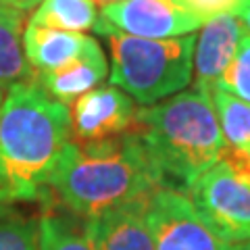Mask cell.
<instances>
[{
    "mask_svg": "<svg viewBox=\"0 0 250 250\" xmlns=\"http://www.w3.org/2000/svg\"><path fill=\"white\" fill-rule=\"evenodd\" d=\"M236 4H238V0H190L188 9L194 11L205 21H208V19L217 17V15L233 13Z\"/></svg>",
    "mask_w": 250,
    "mask_h": 250,
    "instance_id": "19",
    "label": "cell"
},
{
    "mask_svg": "<svg viewBox=\"0 0 250 250\" xmlns=\"http://www.w3.org/2000/svg\"><path fill=\"white\" fill-rule=\"evenodd\" d=\"M0 103H2V92H0Z\"/></svg>",
    "mask_w": 250,
    "mask_h": 250,
    "instance_id": "27",
    "label": "cell"
},
{
    "mask_svg": "<svg viewBox=\"0 0 250 250\" xmlns=\"http://www.w3.org/2000/svg\"><path fill=\"white\" fill-rule=\"evenodd\" d=\"M98 2H103V4H108V2H119V0H98Z\"/></svg>",
    "mask_w": 250,
    "mask_h": 250,
    "instance_id": "25",
    "label": "cell"
},
{
    "mask_svg": "<svg viewBox=\"0 0 250 250\" xmlns=\"http://www.w3.org/2000/svg\"><path fill=\"white\" fill-rule=\"evenodd\" d=\"M9 11H13V9H9V6H6V4L2 2V0H0V15H6Z\"/></svg>",
    "mask_w": 250,
    "mask_h": 250,
    "instance_id": "23",
    "label": "cell"
},
{
    "mask_svg": "<svg viewBox=\"0 0 250 250\" xmlns=\"http://www.w3.org/2000/svg\"><path fill=\"white\" fill-rule=\"evenodd\" d=\"M2 2L9 6V9H15V11L25 13V11H31L34 6H40L42 0H2Z\"/></svg>",
    "mask_w": 250,
    "mask_h": 250,
    "instance_id": "21",
    "label": "cell"
},
{
    "mask_svg": "<svg viewBox=\"0 0 250 250\" xmlns=\"http://www.w3.org/2000/svg\"><path fill=\"white\" fill-rule=\"evenodd\" d=\"M238 250H250V242H246V244H238Z\"/></svg>",
    "mask_w": 250,
    "mask_h": 250,
    "instance_id": "24",
    "label": "cell"
},
{
    "mask_svg": "<svg viewBox=\"0 0 250 250\" xmlns=\"http://www.w3.org/2000/svg\"><path fill=\"white\" fill-rule=\"evenodd\" d=\"M154 250H238L202 221L190 198L173 188L154 190L148 202Z\"/></svg>",
    "mask_w": 250,
    "mask_h": 250,
    "instance_id": "7",
    "label": "cell"
},
{
    "mask_svg": "<svg viewBox=\"0 0 250 250\" xmlns=\"http://www.w3.org/2000/svg\"><path fill=\"white\" fill-rule=\"evenodd\" d=\"M177 2H182V4H186V6H188V4H190V0H177Z\"/></svg>",
    "mask_w": 250,
    "mask_h": 250,
    "instance_id": "26",
    "label": "cell"
},
{
    "mask_svg": "<svg viewBox=\"0 0 250 250\" xmlns=\"http://www.w3.org/2000/svg\"><path fill=\"white\" fill-rule=\"evenodd\" d=\"M148 202L150 196L138 198L88 219L85 231L94 250H154V238L146 217Z\"/></svg>",
    "mask_w": 250,
    "mask_h": 250,
    "instance_id": "9",
    "label": "cell"
},
{
    "mask_svg": "<svg viewBox=\"0 0 250 250\" xmlns=\"http://www.w3.org/2000/svg\"><path fill=\"white\" fill-rule=\"evenodd\" d=\"M0 250H38V219L17 213L0 217Z\"/></svg>",
    "mask_w": 250,
    "mask_h": 250,
    "instance_id": "18",
    "label": "cell"
},
{
    "mask_svg": "<svg viewBox=\"0 0 250 250\" xmlns=\"http://www.w3.org/2000/svg\"><path fill=\"white\" fill-rule=\"evenodd\" d=\"M233 15L242 21L244 29L250 34V0H238L236 9H233Z\"/></svg>",
    "mask_w": 250,
    "mask_h": 250,
    "instance_id": "20",
    "label": "cell"
},
{
    "mask_svg": "<svg viewBox=\"0 0 250 250\" xmlns=\"http://www.w3.org/2000/svg\"><path fill=\"white\" fill-rule=\"evenodd\" d=\"M186 196L217 236L238 246L250 242V159L225 148L207 173L188 188Z\"/></svg>",
    "mask_w": 250,
    "mask_h": 250,
    "instance_id": "5",
    "label": "cell"
},
{
    "mask_svg": "<svg viewBox=\"0 0 250 250\" xmlns=\"http://www.w3.org/2000/svg\"><path fill=\"white\" fill-rule=\"evenodd\" d=\"M136 113L134 100L123 90L115 85H100L69 104L71 144H103L129 134L136 123Z\"/></svg>",
    "mask_w": 250,
    "mask_h": 250,
    "instance_id": "8",
    "label": "cell"
},
{
    "mask_svg": "<svg viewBox=\"0 0 250 250\" xmlns=\"http://www.w3.org/2000/svg\"><path fill=\"white\" fill-rule=\"evenodd\" d=\"M106 75H108V65L104 52L98 42H94L82 57L67 62L65 67L50 73L34 75L29 77V82L40 85L50 98L69 106L73 100L83 96V94L96 90L98 83L106 80Z\"/></svg>",
    "mask_w": 250,
    "mask_h": 250,
    "instance_id": "11",
    "label": "cell"
},
{
    "mask_svg": "<svg viewBox=\"0 0 250 250\" xmlns=\"http://www.w3.org/2000/svg\"><path fill=\"white\" fill-rule=\"evenodd\" d=\"M69 106L34 82L11 85L0 103V184L13 202L42 196L65 148L71 144Z\"/></svg>",
    "mask_w": 250,
    "mask_h": 250,
    "instance_id": "2",
    "label": "cell"
},
{
    "mask_svg": "<svg viewBox=\"0 0 250 250\" xmlns=\"http://www.w3.org/2000/svg\"><path fill=\"white\" fill-rule=\"evenodd\" d=\"M213 88L228 92L231 96L244 100V103H250V34L248 31L242 34L238 50L233 54L229 67L225 69L221 80Z\"/></svg>",
    "mask_w": 250,
    "mask_h": 250,
    "instance_id": "17",
    "label": "cell"
},
{
    "mask_svg": "<svg viewBox=\"0 0 250 250\" xmlns=\"http://www.w3.org/2000/svg\"><path fill=\"white\" fill-rule=\"evenodd\" d=\"M96 42L94 38L75 31H61L50 27L25 25L23 31V52L29 67V77L50 73L65 67Z\"/></svg>",
    "mask_w": 250,
    "mask_h": 250,
    "instance_id": "12",
    "label": "cell"
},
{
    "mask_svg": "<svg viewBox=\"0 0 250 250\" xmlns=\"http://www.w3.org/2000/svg\"><path fill=\"white\" fill-rule=\"evenodd\" d=\"M23 21L25 13L15 9L0 15V92L29 80V67L21 40Z\"/></svg>",
    "mask_w": 250,
    "mask_h": 250,
    "instance_id": "14",
    "label": "cell"
},
{
    "mask_svg": "<svg viewBox=\"0 0 250 250\" xmlns=\"http://www.w3.org/2000/svg\"><path fill=\"white\" fill-rule=\"evenodd\" d=\"M42 196L88 221L115 207L152 196L161 173L134 129L103 144H69Z\"/></svg>",
    "mask_w": 250,
    "mask_h": 250,
    "instance_id": "1",
    "label": "cell"
},
{
    "mask_svg": "<svg viewBox=\"0 0 250 250\" xmlns=\"http://www.w3.org/2000/svg\"><path fill=\"white\" fill-rule=\"evenodd\" d=\"M106 40L111 52L108 80L140 106L163 103L190 85L196 34L171 40L113 34Z\"/></svg>",
    "mask_w": 250,
    "mask_h": 250,
    "instance_id": "4",
    "label": "cell"
},
{
    "mask_svg": "<svg viewBox=\"0 0 250 250\" xmlns=\"http://www.w3.org/2000/svg\"><path fill=\"white\" fill-rule=\"evenodd\" d=\"M98 21L96 0H42L29 17V25L83 34Z\"/></svg>",
    "mask_w": 250,
    "mask_h": 250,
    "instance_id": "13",
    "label": "cell"
},
{
    "mask_svg": "<svg viewBox=\"0 0 250 250\" xmlns=\"http://www.w3.org/2000/svg\"><path fill=\"white\" fill-rule=\"evenodd\" d=\"M210 100L228 148L250 159V103L219 88H210Z\"/></svg>",
    "mask_w": 250,
    "mask_h": 250,
    "instance_id": "16",
    "label": "cell"
},
{
    "mask_svg": "<svg viewBox=\"0 0 250 250\" xmlns=\"http://www.w3.org/2000/svg\"><path fill=\"white\" fill-rule=\"evenodd\" d=\"M134 131L161 173L163 186L184 194L228 148L210 90L198 85L152 106H140Z\"/></svg>",
    "mask_w": 250,
    "mask_h": 250,
    "instance_id": "3",
    "label": "cell"
},
{
    "mask_svg": "<svg viewBox=\"0 0 250 250\" xmlns=\"http://www.w3.org/2000/svg\"><path fill=\"white\" fill-rule=\"evenodd\" d=\"M38 250H94L85 221L46 207L38 217Z\"/></svg>",
    "mask_w": 250,
    "mask_h": 250,
    "instance_id": "15",
    "label": "cell"
},
{
    "mask_svg": "<svg viewBox=\"0 0 250 250\" xmlns=\"http://www.w3.org/2000/svg\"><path fill=\"white\" fill-rule=\"evenodd\" d=\"M13 205H15V202H13V198H11V194L6 192V188H4L2 184H0V217L13 213V210H11Z\"/></svg>",
    "mask_w": 250,
    "mask_h": 250,
    "instance_id": "22",
    "label": "cell"
},
{
    "mask_svg": "<svg viewBox=\"0 0 250 250\" xmlns=\"http://www.w3.org/2000/svg\"><path fill=\"white\" fill-rule=\"evenodd\" d=\"M205 19L177 0H119L100 6L94 31L125 34L144 40H171L194 34Z\"/></svg>",
    "mask_w": 250,
    "mask_h": 250,
    "instance_id": "6",
    "label": "cell"
},
{
    "mask_svg": "<svg viewBox=\"0 0 250 250\" xmlns=\"http://www.w3.org/2000/svg\"><path fill=\"white\" fill-rule=\"evenodd\" d=\"M244 25L233 13H223L202 23L194 44V73L192 80L198 88L210 90L221 80L238 50Z\"/></svg>",
    "mask_w": 250,
    "mask_h": 250,
    "instance_id": "10",
    "label": "cell"
}]
</instances>
